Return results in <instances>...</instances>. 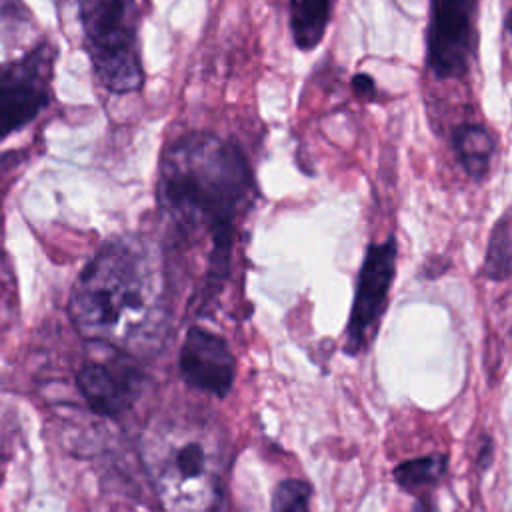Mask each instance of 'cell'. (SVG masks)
<instances>
[{"instance_id": "cell-1", "label": "cell", "mask_w": 512, "mask_h": 512, "mask_svg": "<svg viewBox=\"0 0 512 512\" xmlns=\"http://www.w3.org/2000/svg\"><path fill=\"white\" fill-rule=\"evenodd\" d=\"M158 208L186 240H206L208 284L228 274L240 220L256 198V182L242 148L210 132H188L160 158Z\"/></svg>"}, {"instance_id": "cell-2", "label": "cell", "mask_w": 512, "mask_h": 512, "mask_svg": "<svg viewBox=\"0 0 512 512\" xmlns=\"http://www.w3.org/2000/svg\"><path fill=\"white\" fill-rule=\"evenodd\" d=\"M142 460L164 512H220L226 452L214 426L164 420L146 434Z\"/></svg>"}, {"instance_id": "cell-3", "label": "cell", "mask_w": 512, "mask_h": 512, "mask_svg": "<svg viewBox=\"0 0 512 512\" xmlns=\"http://www.w3.org/2000/svg\"><path fill=\"white\" fill-rule=\"evenodd\" d=\"M154 282L146 254L132 240L108 242L72 286L68 312L90 340H126L144 324Z\"/></svg>"}, {"instance_id": "cell-4", "label": "cell", "mask_w": 512, "mask_h": 512, "mask_svg": "<svg viewBox=\"0 0 512 512\" xmlns=\"http://www.w3.org/2000/svg\"><path fill=\"white\" fill-rule=\"evenodd\" d=\"M86 50L100 84L114 94L144 84L136 36V0H78Z\"/></svg>"}, {"instance_id": "cell-5", "label": "cell", "mask_w": 512, "mask_h": 512, "mask_svg": "<svg viewBox=\"0 0 512 512\" xmlns=\"http://www.w3.org/2000/svg\"><path fill=\"white\" fill-rule=\"evenodd\" d=\"M478 56V0H430L426 64L442 80L468 76Z\"/></svg>"}, {"instance_id": "cell-6", "label": "cell", "mask_w": 512, "mask_h": 512, "mask_svg": "<svg viewBox=\"0 0 512 512\" xmlns=\"http://www.w3.org/2000/svg\"><path fill=\"white\" fill-rule=\"evenodd\" d=\"M56 48L38 44L22 58L0 64V140L32 122L52 100Z\"/></svg>"}, {"instance_id": "cell-7", "label": "cell", "mask_w": 512, "mask_h": 512, "mask_svg": "<svg viewBox=\"0 0 512 512\" xmlns=\"http://www.w3.org/2000/svg\"><path fill=\"white\" fill-rule=\"evenodd\" d=\"M396 254L398 248L394 236L386 238L384 242L370 244L364 254L350 318L346 324L344 348L348 354H360L366 350L378 332L396 274Z\"/></svg>"}, {"instance_id": "cell-8", "label": "cell", "mask_w": 512, "mask_h": 512, "mask_svg": "<svg viewBox=\"0 0 512 512\" xmlns=\"http://www.w3.org/2000/svg\"><path fill=\"white\" fill-rule=\"evenodd\" d=\"M178 368L188 386L224 398L234 386L236 358L222 336L194 326L184 336Z\"/></svg>"}, {"instance_id": "cell-9", "label": "cell", "mask_w": 512, "mask_h": 512, "mask_svg": "<svg viewBox=\"0 0 512 512\" xmlns=\"http://www.w3.org/2000/svg\"><path fill=\"white\" fill-rule=\"evenodd\" d=\"M76 382L96 414L116 418L134 406L142 376L128 362H86Z\"/></svg>"}, {"instance_id": "cell-10", "label": "cell", "mask_w": 512, "mask_h": 512, "mask_svg": "<svg viewBox=\"0 0 512 512\" xmlns=\"http://www.w3.org/2000/svg\"><path fill=\"white\" fill-rule=\"evenodd\" d=\"M452 146L456 152V158L464 172L480 182L488 176L490 164L496 150V140L492 132L482 124H460L454 130Z\"/></svg>"}, {"instance_id": "cell-11", "label": "cell", "mask_w": 512, "mask_h": 512, "mask_svg": "<svg viewBox=\"0 0 512 512\" xmlns=\"http://www.w3.org/2000/svg\"><path fill=\"white\" fill-rule=\"evenodd\" d=\"M334 0H290V30L296 48L314 50L330 24Z\"/></svg>"}, {"instance_id": "cell-12", "label": "cell", "mask_w": 512, "mask_h": 512, "mask_svg": "<svg viewBox=\"0 0 512 512\" xmlns=\"http://www.w3.org/2000/svg\"><path fill=\"white\" fill-rule=\"evenodd\" d=\"M448 468L446 454H428L406 460L394 468V480L408 492L434 488Z\"/></svg>"}, {"instance_id": "cell-13", "label": "cell", "mask_w": 512, "mask_h": 512, "mask_svg": "<svg viewBox=\"0 0 512 512\" xmlns=\"http://www.w3.org/2000/svg\"><path fill=\"white\" fill-rule=\"evenodd\" d=\"M486 278L500 282L512 276V218H502L488 240L486 260H484Z\"/></svg>"}, {"instance_id": "cell-14", "label": "cell", "mask_w": 512, "mask_h": 512, "mask_svg": "<svg viewBox=\"0 0 512 512\" xmlns=\"http://www.w3.org/2000/svg\"><path fill=\"white\" fill-rule=\"evenodd\" d=\"M310 496L308 482L286 478L272 492V512H310Z\"/></svg>"}, {"instance_id": "cell-15", "label": "cell", "mask_w": 512, "mask_h": 512, "mask_svg": "<svg viewBox=\"0 0 512 512\" xmlns=\"http://www.w3.org/2000/svg\"><path fill=\"white\" fill-rule=\"evenodd\" d=\"M352 88H354V92H356V96H358V98L374 100V96H376V86H374L372 78H370V76H366V74L354 76V80H352Z\"/></svg>"}, {"instance_id": "cell-16", "label": "cell", "mask_w": 512, "mask_h": 512, "mask_svg": "<svg viewBox=\"0 0 512 512\" xmlns=\"http://www.w3.org/2000/svg\"><path fill=\"white\" fill-rule=\"evenodd\" d=\"M506 28H508V32L512 34V8H510V12H508V16H506Z\"/></svg>"}]
</instances>
